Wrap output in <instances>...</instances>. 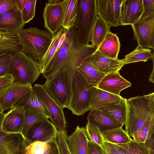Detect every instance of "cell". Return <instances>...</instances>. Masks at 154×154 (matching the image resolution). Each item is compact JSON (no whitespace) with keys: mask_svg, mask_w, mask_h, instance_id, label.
<instances>
[{"mask_svg":"<svg viewBox=\"0 0 154 154\" xmlns=\"http://www.w3.org/2000/svg\"><path fill=\"white\" fill-rule=\"evenodd\" d=\"M154 134V118L133 135V139L138 142L144 143L146 139Z\"/></svg>","mask_w":154,"mask_h":154,"instance_id":"cell-35","label":"cell"},{"mask_svg":"<svg viewBox=\"0 0 154 154\" xmlns=\"http://www.w3.org/2000/svg\"><path fill=\"white\" fill-rule=\"evenodd\" d=\"M144 143L146 147L149 150H154V134L147 138Z\"/></svg>","mask_w":154,"mask_h":154,"instance_id":"cell-47","label":"cell"},{"mask_svg":"<svg viewBox=\"0 0 154 154\" xmlns=\"http://www.w3.org/2000/svg\"><path fill=\"white\" fill-rule=\"evenodd\" d=\"M92 44H84L80 41L76 28L67 30L58 47L46 71L43 74L46 79L66 66L77 68L97 50Z\"/></svg>","mask_w":154,"mask_h":154,"instance_id":"cell-1","label":"cell"},{"mask_svg":"<svg viewBox=\"0 0 154 154\" xmlns=\"http://www.w3.org/2000/svg\"><path fill=\"white\" fill-rule=\"evenodd\" d=\"M125 99L121 103L97 109L111 115L117 121L125 125L126 122L127 106Z\"/></svg>","mask_w":154,"mask_h":154,"instance_id":"cell-31","label":"cell"},{"mask_svg":"<svg viewBox=\"0 0 154 154\" xmlns=\"http://www.w3.org/2000/svg\"><path fill=\"white\" fill-rule=\"evenodd\" d=\"M14 5V0H0V16Z\"/></svg>","mask_w":154,"mask_h":154,"instance_id":"cell-46","label":"cell"},{"mask_svg":"<svg viewBox=\"0 0 154 154\" xmlns=\"http://www.w3.org/2000/svg\"><path fill=\"white\" fill-rule=\"evenodd\" d=\"M101 133L105 140L113 144L126 143L133 140L122 127L103 131Z\"/></svg>","mask_w":154,"mask_h":154,"instance_id":"cell-29","label":"cell"},{"mask_svg":"<svg viewBox=\"0 0 154 154\" xmlns=\"http://www.w3.org/2000/svg\"><path fill=\"white\" fill-rule=\"evenodd\" d=\"M26 144V141L25 140H24V142H23V153L22 154H26V153L25 152V150H24V148Z\"/></svg>","mask_w":154,"mask_h":154,"instance_id":"cell-52","label":"cell"},{"mask_svg":"<svg viewBox=\"0 0 154 154\" xmlns=\"http://www.w3.org/2000/svg\"><path fill=\"white\" fill-rule=\"evenodd\" d=\"M79 12V0H68L65 11L62 27L67 30L74 27Z\"/></svg>","mask_w":154,"mask_h":154,"instance_id":"cell-28","label":"cell"},{"mask_svg":"<svg viewBox=\"0 0 154 154\" xmlns=\"http://www.w3.org/2000/svg\"><path fill=\"white\" fill-rule=\"evenodd\" d=\"M125 131L130 137L154 118V93L126 99Z\"/></svg>","mask_w":154,"mask_h":154,"instance_id":"cell-2","label":"cell"},{"mask_svg":"<svg viewBox=\"0 0 154 154\" xmlns=\"http://www.w3.org/2000/svg\"><path fill=\"white\" fill-rule=\"evenodd\" d=\"M27 0H14L15 5L21 12L25 5Z\"/></svg>","mask_w":154,"mask_h":154,"instance_id":"cell-48","label":"cell"},{"mask_svg":"<svg viewBox=\"0 0 154 154\" xmlns=\"http://www.w3.org/2000/svg\"><path fill=\"white\" fill-rule=\"evenodd\" d=\"M88 154H102L101 148L89 139L88 140Z\"/></svg>","mask_w":154,"mask_h":154,"instance_id":"cell-45","label":"cell"},{"mask_svg":"<svg viewBox=\"0 0 154 154\" xmlns=\"http://www.w3.org/2000/svg\"><path fill=\"white\" fill-rule=\"evenodd\" d=\"M131 85L121 76L119 72L108 73L102 79L97 87L113 94L120 96L121 91Z\"/></svg>","mask_w":154,"mask_h":154,"instance_id":"cell-18","label":"cell"},{"mask_svg":"<svg viewBox=\"0 0 154 154\" xmlns=\"http://www.w3.org/2000/svg\"><path fill=\"white\" fill-rule=\"evenodd\" d=\"M31 84H13L0 93V108L3 112L14 108L32 89Z\"/></svg>","mask_w":154,"mask_h":154,"instance_id":"cell-12","label":"cell"},{"mask_svg":"<svg viewBox=\"0 0 154 154\" xmlns=\"http://www.w3.org/2000/svg\"><path fill=\"white\" fill-rule=\"evenodd\" d=\"M153 58H154V53H152L151 50L137 46L134 51L126 55L122 60L125 65L139 61L145 62Z\"/></svg>","mask_w":154,"mask_h":154,"instance_id":"cell-33","label":"cell"},{"mask_svg":"<svg viewBox=\"0 0 154 154\" xmlns=\"http://www.w3.org/2000/svg\"><path fill=\"white\" fill-rule=\"evenodd\" d=\"M76 69L85 82L92 87H97L101 80L106 75L95 69L88 58Z\"/></svg>","mask_w":154,"mask_h":154,"instance_id":"cell-25","label":"cell"},{"mask_svg":"<svg viewBox=\"0 0 154 154\" xmlns=\"http://www.w3.org/2000/svg\"><path fill=\"white\" fill-rule=\"evenodd\" d=\"M23 108L24 110L36 111L44 115L48 119L50 116L47 107L43 100L32 89L14 106Z\"/></svg>","mask_w":154,"mask_h":154,"instance_id":"cell-23","label":"cell"},{"mask_svg":"<svg viewBox=\"0 0 154 154\" xmlns=\"http://www.w3.org/2000/svg\"><path fill=\"white\" fill-rule=\"evenodd\" d=\"M120 44L117 35L109 32L98 47L97 50L103 55L114 59H118Z\"/></svg>","mask_w":154,"mask_h":154,"instance_id":"cell-26","label":"cell"},{"mask_svg":"<svg viewBox=\"0 0 154 154\" xmlns=\"http://www.w3.org/2000/svg\"><path fill=\"white\" fill-rule=\"evenodd\" d=\"M153 62V69L152 70V72L151 73V74L150 75L149 78V81L151 82H152L153 83H154V58L152 59Z\"/></svg>","mask_w":154,"mask_h":154,"instance_id":"cell-49","label":"cell"},{"mask_svg":"<svg viewBox=\"0 0 154 154\" xmlns=\"http://www.w3.org/2000/svg\"><path fill=\"white\" fill-rule=\"evenodd\" d=\"M71 92L66 108L74 114L82 115L91 110L90 107L91 88L85 81L76 68L71 67Z\"/></svg>","mask_w":154,"mask_h":154,"instance_id":"cell-5","label":"cell"},{"mask_svg":"<svg viewBox=\"0 0 154 154\" xmlns=\"http://www.w3.org/2000/svg\"><path fill=\"white\" fill-rule=\"evenodd\" d=\"M24 140L21 135L5 133L0 127V154H22Z\"/></svg>","mask_w":154,"mask_h":154,"instance_id":"cell-21","label":"cell"},{"mask_svg":"<svg viewBox=\"0 0 154 154\" xmlns=\"http://www.w3.org/2000/svg\"><path fill=\"white\" fill-rule=\"evenodd\" d=\"M124 0H96L97 15L110 28L122 25L120 9Z\"/></svg>","mask_w":154,"mask_h":154,"instance_id":"cell-11","label":"cell"},{"mask_svg":"<svg viewBox=\"0 0 154 154\" xmlns=\"http://www.w3.org/2000/svg\"><path fill=\"white\" fill-rule=\"evenodd\" d=\"M88 59L95 69L106 74L119 72L124 66L122 60L106 57L97 50Z\"/></svg>","mask_w":154,"mask_h":154,"instance_id":"cell-16","label":"cell"},{"mask_svg":"<svg viewBox=\"0 0 154 154\" xmlns=\"http://www.w3.org/2000/svg\"><path fill=\"white\" fill-rule=\"evenodd\" d=\"M134 39L137 46L149 49L154 48V13L140 19L131 25Z\"/></svg>","mask_w":154,"mask_h":154,"instance_id":"cell-8","label":"cell"},{"mask_svg":"<svg viewBox=\"0 0 154 154\" xmlns=\"http://www.w3.org/2000/svg\"><path fill=\"white\" fill-rule=\"evenodd\" d=\"M149 154H154V150L149 149Z\"/></svg>","mask_w":154,"mask_h":154,"instance_id":"cell-53","label":"cell"},{"mask_svg":"<svg viewBox=\"0 0 154 154\" xmlns=\"http://www.w3.org/2000/svg\"><path fill=\"white\" fill-rule=\"evenodd\" d=\"M5 114L2 111L0 108V127H1L2 122Z\"/></svg>","mask_w":154,"mask_h":154,"instance_id":"cell-51","label":"cell"},{"mask_svg":"<svg viewBox=\"0 0 154 154\" xmlns=\"http://www.w3.org/2000/svg\"><path fill=\"white\" fill-rule=\"evenodd\" d=\"M17 34L22 47V51L36 61L46 52L52 37L47 30H41L35 27L23 29Z\"/></svg>","mask_w":154,"mask_h":154,"instance_id":"cell-3","label":"cell"},{"mask_svg":"<svg viewBox=\"0 0 154 154\" xmlns=\"http://www.w3.org/2000/svg\"><path fill=\"white\" fill-rule=\"evenodd\" d=\"M36 0H27L21 13L22 20L25 24L29 23L35 16Z\"/></svg>","mask_w":154,"mask_h":154,"instance_id":"cell-38","label":"cell"},{"mask_svg":"<svg viewBox=\"0 0 154 154\" xmlns=\"http://www.w3.org/2000/svg\"><path fill=\"white\" fill-rule=\"evenodd\" d=\"M66 30L67 29L62 27L58 32L52 35L51 42L46 52L42 57L37 61L41 73L43 74L48 69L59 43Z\"/></svg>","mask_w":154,"mask_h":154,"instance_id":"cell-24","label":"cell"},{"mask_svg":"<svg viewBox=\"0 0 154 154\" xmlns=\"http://www.w3.org/2000/svg\"><path fill=\"white\" fill-rule=\"evenodd\" d=\"M32 89L45 103L50 115L51 122L57 129L60 131L65 130L66 122L63 109L48 95L43 85L35 84L32 86Z\"/></svg>","mask_w":154,"mask_h":154,"instance_id":"cell-10","label":"cell"},{"mask_svg":"<svg viewBox=\"0 0 154 154\" xmlns=\"http://www.w3.org/2000/svg\"><path fill=\"white\" fill-rule=\"evenodd\" d=\"M57 131L48 120L39 122L29 130L25 141L27 144L35 141L48 143L56 138Z\"/></svg>","mask_w":154,"mask_h":154,"instance_id":"cell-13","label":"cell"},{"mask_svg":"<svg viewBox=\"0 0 154 154\" xmlns=\"http://www.w3.org/2000/svg\"><path fill=\"white\" fill-rule=\"evenodd\" d=\"M11 61L8 74L12 75L13 84L25 85L35 82L41 74L38 62L22 51L11 53Z\"/></svg>","mask_w":154,"mask_h":154,"instance_id":"cell-4","label":"cell"},{"mask_svg":"<svg viewBox=\"0 0 154 154\" xmlns=\"http://www.w3.org/2000/svg\"><path fill=\"white\" fill-rule=\"evenodd\" d=\"M17 33L0 29V54L22 51Z\"/></svg>","mask_w":154,"mask_h":154,"instance_id":"cell-27","label":"cell"},{"mask_svg":"<svg viewBox=\"0 0 154 154\" xmlns=\"http://www.w3.org/2000/svg\"><path fill=\"white\" fill-rule=\"evenodd\" d=\"M125 98L117 96L97 87L91 88L90 99V107L91 109H98L119 103Z\"/></svg>","mask_w":154,"mask_h":154,"instance_id":"cell-17","label":"cell"},{"mask_svg":"<svg viewBox=\"0 0 154 154\" xmlns=\"http://www.w3.org/2000/svg\"><path fill=\"white\" fill-rule=\"evenodd\" d=\"M24 114L25 110L22 107L15 106L11 109L4 114L1 125L2 131L22 135Z\"/></svg>","mask_w":154,"mask_h":154,"instance_id":"cell-14","label":"cell"},{"mask_svg":"<svg viewBox=\"0 0 154 154\" xmlns=\"http://www.w3.org/2000/svg\"><path fill=\"white\" fill-rule=\"evenodd\" d=\"M48 143L49 147L44 154H61L56 138Z\"/></svg>","mask_w":154,"mask_h":154,"instance_id":"cell-44","label":"cell"},{"mask_svg":"<svg viewBox=\"0 0 154 154\" xmlns=\"http://www.w3.org/2000/svg\"><path fill=\"white\" fill-rule=\"evenodd\" d=\"M67 137L66 130L63 131L58 130L56 140L61 154H71L68 145Z\"/></svg>","mask_w":154,"mask_h":154,"instance_id":"cell-39","label":"cell"},{"mask_svg":"<svg viewBox=\"0 0 154 154\" xmlns=\"http://www.w3.org/2000/svg\"><path fill=\"white\" fill-rule=\"evenodd\" d=\"M85 128L88 139L98 144L102 148L103 144V138L98 127L88 122Z\"/></svg>","mask_w":154,"mask_h":154,"instance_id":"cell-36","label":"cell"},{"mask_svg":"<svg viewBox=\"0 0 154 154\" xmlns=\"http://www.w3.org/2000/svg\"><path fill=\"white\" fill-rule=\"evenodd\" d=\"M49 146L48 143L35 141L29 144L26 143L24 150L26 154H44Z\"/></svg>","mask_w":154,"mask_h":154,"instance_id":"cell-37","label":"cell"},{"mask_svg":"<svg viewBox=\"0 0 154 154\" xmlns=\"http://www.w3.org/2000/svg\"><path fill=\"white\" fill-rule=\"evenodd\" d=\"M61 2L60 0H49L47 3L50 5H53L59 3Z\"/></svg>","mask_w":154,"mask_h":154,"instance_id":"cell-50","label":"cell"},{"mask_svg":"<svg viewBox=\"0 0 154 154\" xmlns=\"http://www.w3.org/2000/svg\"><path fill=\"white\" fill-rule=\"evenodd\" d=\"M143 12V0H124L120 9L122 25L134 24L141 19Z\"/></svg>","mask_w":154,"mask_h":154,"instance_id":"cell-15","label":"cell"},{"mask_svg":"<svg viewBox=\"0 0 154 154\" xmlns=\"http://www.w3.org/2000/svg\"><path fill=\"white\" fill-rule=\"evenodd\" d=\"M25 24L21 12L15 5L0 16V29L17 33Z\"/></svg>","mask_w":154,"mask_h":154,"instance_id":"cell-19","label":"cell"},{"mask_svg":"<svg viewBox=\"0 0 154 154\" xmlns=\"http://www.w3.org/2000/svg\"><path fill=\"white\" fill-rule=\"evenodd\" d=\"M68 0H64L53 5L46 3L42 17L44 27L53 35L63 27L65 11Z\"/></svg>","mask_w":154,"mask_h":154,"instance_id":"cell-9","label":"cell"},{"mask_svg":"<svg viewBox=\"0 0 154 154\" xmlns=\"http://www.w3.org/2000/svg\"><path fill=\"white\" fill-rule=\"evenodd\" d=\"M79 12L75 26L80 42L89 44L98 17L96 0H79Z\"/></svg>","mask_w":154,"mask_h":154,"instance_id":"cell-7","label":"cell"},{"mask_svg":"<svg viewBox=\"0 0 154 154\" xmlns=\"http://www.w3.org/2000/svg\"><path fill=\"white\" fill-rule=\"evenodd\" d=\"M13 84V78L9 74L0 77V93Z\"/></svg>","mask_w":154,"mask_h":154,"instance_id":"cell-42","label":"cell"},{"mask_svg":"<svg viewBox=\"0 0 154 154\" xmlns=\"http://www.w3.org/2000/svg\"><path fill=\"white\" fill-rule=\"evenodd\" d=\"M71 67H65L46 79L44 88L48 95L63 109L68 106L71 92Z\"/></svg>","mask_w":154,"mask_h":154,"instance_id":"cell-6","label":"cell"},{"mask_svg":"<svg viewBox=\"0 0 154 154\" xmlns=\"http://www.w3.org/2000/svg\"><path fill=\"white\" fill-rule=\"evenodd\" d=\"M110 29L107 24L98 16L91 33L90 42L92 44L98 47L110 31Z\"/></svg>","mask_w":154,"mask_h":154,"instance_id":"cell-30","label":"cell"},{"mask_svg":"<svg viewBox=\"0 0 154 154\" xmlns=\"http://www.w3.org/2000/svg\"><path fill=\"white\" fill-rule=\"evenodd\" d=\"M88 139L85 128L77 126L74 131L68 136V145L71 154H88Z\"/></svg>","mask_w":154,"mask_h":154,"instance_id":"cell-22","label":"cell"},{"mask_svg":"<svg viewBox=\"0 0 154 154\" xmlns=\"http://www.w3.org/2000/svg\"><path fill=\"white\" fill-rule=\"evenodd\" d=\"M11 53L5 52L0 54V77L8 73L11 61Z\"/></svg>","mask_w":154,"mask_h":154,"instance_id":"cell-40","label":"cell"},{"mask_svg":"<svg viewBox=\"0 0 154 154\" xmlns=\"http://www.w3.org/2000/svg\"><path fill=\"white\" fill-rule=\"evenodd\" d=\"M48 119L42 114L33 110H25L24 119L22 136L25 140L27 133L30 128L36 123L48 120Z\"/></svg>","mask_w":154,"mask_h":154,"instance_id":"cell-32","label":"cell"},{"mask_svg":"<svg viewBox=\"0 0 154 154\" xmlns=\"http://www.w3.org/2000/svg\"><path fill=\"white\" fill-rule=\"evenodd\" d=\"M117 144L125 154H149V150L144 143L137 142L133 139L128 143Z\"/></svg>","mask_w":154,"mask_h":154,"instance_id":"cell-34","label":"cell"},{"mask_svg":"<svg viewBox=\"0 0 154 154\" xmlns=\"http://www.w3.org/2000/svg\"><path fill=\"white\" fill-rule=\"evenodd\" d=\"M144 12L141 19L152 13H154V0H143Z\"/></svg>","mask_w":154,"mask_h":154,"instance_id":"cell-43","label":"cell"},{"mask_svg":"<svg viewBox=\"0 0 154 154\" xmlns=\"http://www.w3.org/2000/svg\"><path fill=\"white\" fill-rule=\"evenodd\" d=\"M102 154H125L117 144L109 143L103 139Z\"/></svg>","mask_w":154,"mask_h":154,"instance_id":"cell-41","label":"cell"},{"mask_svg":"<svg viewBox=\"0 0 154 154\" xmlns=\"http://www.w3.org/2000/svg\"><path fill=\"white\" fill-rule=\"evenodd\" d=\"M88 122L97 126L102 132L122 127L124 125L108 114L97 109L91 110Z\"/></svg>","mask_w":154,"mask_h":154,"instance_id":"cell-20","label":"cell"}]
</instances>
